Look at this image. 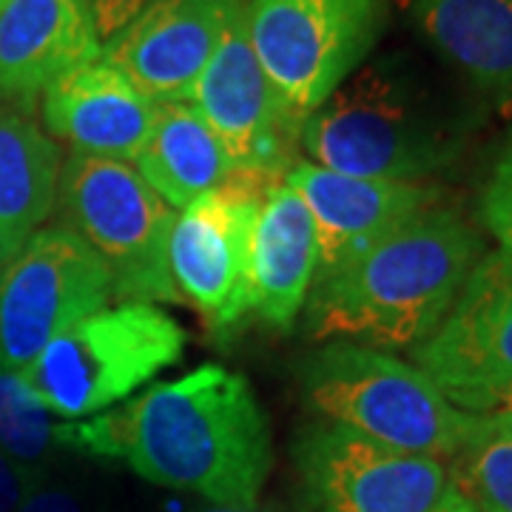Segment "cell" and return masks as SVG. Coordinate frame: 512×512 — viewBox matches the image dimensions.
Returning <instances> with one entry per match:
<instances>
[{"mask_svg":"<svg viewBox=\"0 0 512 512\" xmlns=\"http://www.w3.org/2000/svg\"><path fill=\"white\" fill-rule=\"evenodd\" d=\"M63 444L120 458L151 484L211 507H256L274 467L271 424L254 387L222 365L154 384L92 419L63 421Z\"/></svg>","mask_w":512,"mask_h":512,"instance_id":"obj_1","label":"cell"},{"mask_svg":"<svg viewBox=\"0 0 512 512\" xmlns=\"http://www.w3.org/2000/svg\"><path fill=\"white\" fill-rule=\"evenodd\" d=\"M484 239L450 208L430 205L345 268L316 279L302 325L319 342L376 350L421 345L453 308Z\"/></svg>","mask_w":512,"mask_h":512,"instance_id":"obj_2","label":"cell"},{"mask_svg":"<svg viewBox=\"0 0 512 512\" xmlns=\"http://www.w3.org/2000/svg\"><path fill=\"white\" fill-rule=\"evenodd\" d=\"M470 117L404 55L365 60L302 123L313 165L390 183H424L456 163Z\"/></svg>","mask_w":512,"mask_h":512,"instance_id":"obj_3","label":"cell"},{"mask_svg":"<svg viewBox=\"0 0 512 512\" xmlns=\"http://www.w3.org/2000/svg\"><path fill=\"white\" fill-rule=\"evenodd\" d=\"M299 387L322 421L413 456L453 458L481 424L419 367L365 345L330 342L308 353L299 362Z\"/></svg>","mask_w":512,"mask_h":512,"instance_id":"obj_4","label":"cell"},{"mask_svg":"<svg viewBox=\"0 0 512 512\" xmlns=\"http://www.w3.org/2000/svg\"><path fill=\"white\" fill-rule=\"evenodd\" d=\"M185 339L183 325L163 308L123 302L63 330L23 370V379L55 419H92L177 365Z\"/></svg>","mask_w":512,"mask_h":512,"instance_id":"obj_5","label":"cell"},{"mask_svg":"<svg viewBox=\"0 0 512 512\" xmlns=\"http://www.w3.org/2000/svg\"><path fill=\"white\" fill-rule=\"evenodd\" d=\"M57 214L106 262L114 299L180 302L168 274V237L177 211L157 197L131 163L69 151Z\"/></svg>","mask_w":512,"mask_h":512,"instance_id":"obj_6","label":"cell"},{"mask_svg":"<svg viewBox=\"0 0 512 512\" xmlns=\"http://www.w3.org/2000/svg\"><path fill=\"white\" fill-rule=\"evenodd\" d=\"M387 18L390 0H245L256 60L299 117L370 60Z\"/></svg>","mask_w":512,"mask_h":512,"instance_id":"obj_7","label":"cell"},{"mask_svg":"<svg viewBox=\"0 0 512 512\" xmlns=\"http://www.w3.org/2000/svg\"><path fill=\"white\" fill-rule=\"evenodd\" d=\"M114 299L106 262L63 225H43L0 268V373H23L63 330Z\"/></svg>","mask_w":512,"mask_h":512,"instance_id":"obj_8","label":"cell"},{"mask_svg":"<svg viewBox=\"0 0 512 512\" xmlns=\"http://www.w3.org/2000/svg\"><path fill=\"white\" fill-rule=\"evenodd\" d=\"M194 109L220 140L234 180L251 185H274L302 160V123L282 100L256 60L245 6L225 29L220 46L191 92Z\"/></svg>","mask_w":512,"mask_h":512,"instance_id":"obj_9","label":"cell"},{"mask_svg":"<svg viewBox=\"0 0 512 512\" xmlns=\"http://www.w3.org/2000/svg\"><path fill=\"white\" fill-rule=\"evenodd\" d=\"M293 464L311 512H436L447 490L439 458L390 450L330 421L296 433Z\"/></svg>","mask_w":512,"mask_h":512,"instance_id":"obj_10","label":"cell"},{"mask_svg":"<svg viewBox=\"0 0 512 512\" xmlns=\"http://www.w3.org/2000/svg\"><path fill=\"white\" fill-rule=\"evenodd\" d=\"M268 185L231 180L177 211L168 237V274L177 299L217 333L251 313V237Z\"/></svg>","mask_w":512,"mask_h":512,"instance_id":"obj_11","label":"cell"},{"mask_svg":"<svg viewBox=\"0 0 512 512\" xmlns=\"http://www.w3.org/2000/svg\"><path fill=\"white\" fill-rule=\"evenodd\" d=\"M410 356L464 413L512 384V254L481 256L439 328Z\"/></svg>","mask_w":512,"mask_h":512,"instance_id":"obj_12","label":"cell"},{"mask_svg":"<svg viewBox=\"0 0 512 512\" xmlns=\"http://www.w3.org/2000/svg\"><path fill=\"white\" fill-rule=\"evenodd\" d=\"M245 0H146L126 26L103 43L114 63L154 100H191L202 69Z\"/></svg>","mask_w":512,"mask_h":512,"instance_id":"obj_13","label":"cell"},{"mask_svg":"<svg viewBox=\"0 0 512 512\" xmlns=\"http://www.w3.org/2000/svg\"><path fill=\"white\" fill-rule=\"evenodd\" d=\"M285 183L305 200L316 234V279L345 268L393 228L439 205V191L427 183H390L336 174L311 160H299Z\"/></svg>","mask_w":512,"mask_h":512,"instance_id":"obj_14","label":"cell"},{"mask_svg":"<svg viewBox=\"0 0 512 512\" xmlns=\"http://www.w3.org/2000/svg\"><path fill=\"white\" fill-rule=\"evenodd\" d=\"M157 103L106 57L89 60L40 94L46 134L74 154L134 163L154 126Z\"/></svg>","mask_w":512,"mask_h":512,"instance_id":"obj_15","label":"cell"},{"mask_svg":"<svg viewBox=\"0 0 512 512\" xmlns=\"http://www.w3.org/2000/svg\"><path fill=\"white\" fill-rule=\"evenodd\" d=\"M103 55L83 0H9L0 9V100L29 111L55 80Z\"/></svg>","mask_w":512,"mask_h":512,"instance_id":"obj_16","label":"cell"},{"mask_svg":"<svg viewBox=\"0 0 512 512\" xmlns=\"http://www.w3.org/2000/svg\"><path fill=\"white\" fill-rule=\"evenodd\" d=\"M316 276L311 211L291 185L262 191L251 237V313L276 330H291Z\"/></svg>","mask_w":512,"mask_h":512,"instance_id":"obj_17","label":"cell"},{"mask_svg":"<svg viewBox=\"0 0 512 512\" xmlns=\"http://www.w3.org/2000/svg\"><path fill=\"white\" fill-rule=\"evenodd\" d=\"M419 35L490 106L512 111V0H399Z\"/></svg>","mask_w":512,"mask_h":512,"instance_id":"obj_18","label":"cell"},{"mask_svg":"<svg viewBox=\"0 0 512 512\" xmlns=\"http://www.w3.org/2000/svg\"><path fill=\"white\" fill-rule=\"evenodd\" d=\"M63 148L29 111L0 109V268L55 214Z\"/></svg>","mask_w":512,"mask_h":512,"instance_id":"obj_19","label":"cell"},{"mask_svg":"<svg viewBox=\"0 0 512 512\" xmlns=\"http://www.w3.org/2000/svg\"><path fill=\"white\" fill-rule=\"evenodd\" d=\"M131 165L174 211L234 180L220 140L188 100L157 103L146 146Z\"/></svg>","mask_w":512,"mask_h":512,"instance_id":"obj_20","label":"cell"},{"mask_svg":"<svg viewBox=\"0 0 512 512\" xmlns=\"http://www.w3.org/2000/svg\"><path fill=\"white\" fill-rule=\"evenodd\" d=\"M447 484L476 512H512V419L481 416V424L450 458Z\"/></svg>","mask_w":512,"mask_h":512,"instance_id":"obj_21","label":"cell"},{"mask_svg":"<svg viewBox=\"0 0 512 512\" xmlns=\"http://www.w3.org/2000/svg\"><path fill=\"white\" fill-rule=\"evenodd\" d=\"M63 444V421L37 399L23 373H0V453L43 476Z\"/></svg>","mask_w":512,"mask_h":512,"instance_id":"obj_22","label":"cell"},{"mask_svg":"<svg viewBox=\"0 0 512 512\" xmlns=\"http://www.w3.org/2000/svg\"><path fill=\"white\" fill-rule=\"evenodd\" d=\"M478 217L484 231L498 242V248L512 254V131L504 137L487 171V180L481 185Z\"/></svg>","mask_w":512,"mask_h":512,"instance_id":"obj_23","label":"cell"},{"mask_svg":"<svg viewBox=\"0 0 512 512\" xmlns=\"http://www.w3.org/2000/svg\"><path fill=\"white\" fill-rule=\"evenodd\" d=\"M40 478L43 476L20 467L6 453H0V512H18L23 498L32 493Z\"/></svg>","mask_w":512,"mask_h":512,"instance_id":"obj_24","label":"cell"},{"mask_svg":"<svg viewBox=\"0 0 512 512\" xmlns=\"http://www.w3.org/2000/svg\"><path fill=\"white\" fill-rule=\"evenodd\" d=\"M83 3H86L89 12H92L97 35H100L103 43H106L109 37L117 35L128 20L134 18V15L146 6V0H83Z\"/></svg>","mask_w":512,"mask_h":512,"instance_id":"obj_25","label":"cell"},{"mask_svg":"<svg viewBox=\"0 0 512 512\" xmlns=\"http://www.w3.org/2000/svg\"><path fill=\"white\" fill-rule=\"evenodd\" d=\"M18 512H83V504L74 495V490L60 487V484H49L40 478L32 487V493L23 498Z\"/></svg>","mask_w":512,"mask_h":512,"instance_id":"obj_26","label":"cell"},{"mask_svg":"<svg viewBox=\"0 0 512 512\" xmlns=\"http://www.w3.org/2000/svg\"><path fill=\"white\" fill-rule=\"evenodd\" d=\"M470 413L473 416H504V419H512V384L484 396Z\"/></svg>","mask_w":512,"mask_h":512,"instance_id":"obj_27","label":"cell"},{"mask_svg":"<svg viewBox=\"0 0 512 512\" xmlns=\"http://www.w3.org/2000/svg\"><path fill=\"white\" fill-rule=\"evenodd\" d=\"M436 512H476V510H473V507H470V504H467L456 490H450V484H447V490H444V495H441Z\"/></svg>","mask_w":512,"mask_h":512,"instance_id":"obj_28","label":"cell"},{"mask_svg":"<svg viewBox=\"0 0 512 512\" xmlns=\"http://www.w3.org/2000/svg\"><path fill=\"white\" fill-rule=\"evenodd\" d=\"M200 512H265L259 510V507H205Z\"/></svg>","mask_w":512,"mask_h":512,"instance_id":"obj_29","label":"cell"},{"mask_svg":"<svg viewBox=\"0 0 512 512\" xmlns=\"http://www.w3.org/2000/svg\"><path fill=\"white\" fill-rule=\"evenodd\" d=\"M6 3H9V0H0V9H3V6H6Z\"/></svg>","mask_w":512,"mask_h":512,"instance_id":"obj_30","label":"cell"}]
</instances>
